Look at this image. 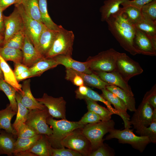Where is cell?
I'll return each instance as SVG.
<instances>
[{"label":"cell","instance_id":"31","mask_svg":"<svg viewBox=\"0 0 156 156\" xmlns=\"http://www.w3.org/2000/svg\"><path fill=\"white\" fill-rule=\"evenodd\" d=\"M88 111H92L101 117V121H105L111 119L112 115L107 108L99 105L95 101L88 99H84Z\"/></svg>","mask_w":156,"mask_h":156},{"label":"cell","instance_id":"36","mask_svg":"<svg viewBox=\"0 0 156 156\" xmlns=\"http://www.w3.org/2000/svg\"><path fill=\"white\" fill-rule=\"evenodd\" d=\"M0 88L8 97L10 101V105L12 109L17 112L18 105L16 98V93L17 92L16 90L5 82L4 79L0 80Z\"/></svg>","mask_w":156,"mask_h":156},{"label":"cell","instance_id":"50","mask_svg":"<svg viewBox=\"0 0 156 156\" xmlns=\"http://www.w3.org/2000/svg\"><path fill=\"white\" fill-rule=\"evenodd\" d=\"M17 3L16 0H0V7L3 11L10 5Z\"/></svg>","mask_w":156,"mask_h":156},{"label":"cell","instance_id":"58","mask_svg":"<svg viewBox=\"0 0 156 156\" xmlns=\"http://www.w3.org/2000/svg\"></svg>","mask_w":156,"mask_h":156},{"label":"cell","instance_id":"46","mask_svg":"<svg viewBox=\"0 0 156 156\" xmlns=\"http://www.w3.org/2000/svg\"><path fill=\"white\" fill-rule=\"evenodd\" d=\"M52 156H81L79 153L69 148L66 149L63 147L61 148L51 149Z\"/></svg>","mask_w":156,"mask_h":156},{"label":"cell","instance_id":"16","mask_svg":"<svg viewBox=\"0 0 156 156\" xmlns=\"http://www.w3.org/2000/svg\"><path fill=\"white\" fill-rule=\"evenodd\" d=\"M103 81L110 85L118 87L125 91L129 95L134 96L130 86L121 76L115 71L109 72H93Z\"/></svg>","mask_w":156,"mask_h":156},{"label":"cell","instance_id":"32","mask_svg":"<svg viewBox=\"0 0 156 156\" xmlns=\"http://www.w3.org/2000/svg\"><path fill=\"white\" fill-rule=\"evenodd\" d=\"M134 25L150 37L156 36V22L148 18L142 16L141 19Z\"/></svg>","mask_w":156,"mask_h":156},{"label":"cell","instance_id":"15","mask_svg":"<svg viewBox=\"0 0 156 156\" xmlns=\"http://www.w3.org/2000/svg\"><path fill=\"white\" fill-rule=\"evenodd\" d=\"M102 94L101 95L106 100L113 105L114 109L119 114L122 119L125 129H130V116L127 112V109L124 103L118 96L107 89L101 90Z\"/></svg>","mask_w":156,"mask_h":156},{"label":"cell","instance_id":"12","mask_svg":"<svg viewBox=\"0 0 156 156\" xmlns=\"http://www.w3.org/2000/svg\"><path fill=\"white\" fill-rule=\"evenodd\" d=\"M3 20L5 30L3 44L17 33L25 31L22 18L16 7L10 15L3 16Z\"/></svg>","mask_w":156,"mask_h":156},{"label":"cell","instance_id":"43","mask_svg":"<svg viewBox=\"0 0 156 156\" xmlns=\"http://www.w3.org/2000/svg\"><path fill=\"white\" fill-rule=\"evenodd\" d=\"M65 78L77 86L85 85L82 77L77 74L73 69L71 68H66Z\"/></svg>","mask_w":156,"mask_h":156},{"label":"cell","instance_id":"29","mask_svg":"<svg viewBox=\"0 0 156 156\" xmlns=\"http://www.w3.org/2000/svg\"><path fill=\"white\" fill-rule=\"evenodd\" d=\"M74 70L77 74L82 77L84 84L88 86L93 87L101 90L106 88L107 86L110 85L102 80L94 72L91 74H87Z\"/></svg>","mask_w":156,"mask_h":156},{"label":"cell","instance_id":"34","mask_svg":"<svg viewBox=\"0 0 156 156\" xmlns=\"http://www.w3.org/2000/svg\"><path fill=\"white\" fill-rule=\"evenodd\" d=\"M40 14L43 24L47 28L53 30L59 29V25L55 23L48 12L47 0H38Z\"/></svg>","mask_w":156,"mask_h":156},{"label":"cell","instance_id":"5","mask_svg":"<svg viewBox=\"0 0 156 156\" xmlns=\"http://www.w3.org/2000/svg\"><path fill=\"white\" fill-rule=\"evenodd\" d=\"M74 38L72 31L60 25L56 38L46 57L52 58L59 55L71 56Z\"/></svg>","mask_w":156,"mask_h":156},{"label":"cell","instance_id":"47","mask_svg":"<svg viewBox=\"0 0 156 156\" xmlns=\"http://www.w3.org/2000/svg\"><path fill=\"white\" fill-rule=\"evenodd\" d=\"M143 100L147 102L154 109H156V85L146 92Z\"/></svg>","mask_w":156,"mask_h":156},{"label":"cell","instance_id":"53","mask_svg":"<svg viewBox=\"0 0 156 156\" xmlns=\"http://www.w3.org/2000/svg\"><path fill=\"white\" fill-rule=\"evenodd\" d=\"M15 156H37L34 153L28 150L21 151L14 155Z\"/></svg>","mask_w":156,"mask_h":156},{"label":"cell","instance_id":"51","mask_svg":"<svg viewBox=\"0 0 156 156\" xmlns=\"http://www.w3.org/2000/svg\"><path fill=\"white\" fill-rule=\"evenodd\" d=\"M17 81H20L25 80L28 78L31 77V73L28 70L25 71L16 77Z\"/></svg>","mask_w":156,"mask_h":156},{"label":"cell","instance_id":"18","mask_svg":"<svg viewBox=\"0 0 156 156\" xmlns=\"http://www.w3.org/2000/svg\"><path fill=\"white\" fill-rule=\"evenodd\" d=\"M21 50L23 55L22 63L29 68L43 57L35 47L26 32L24 43Z\"/></svg>","mask_w":156,"mask_h":156},{"label":"cell","instance_id":"10","mask_svg":"<svg viewBox=\"0 0 156 156\" xmlns=\"http://www.w3.org/2000/svg\"><path fill=\"white\" fill-rule=\"evenodd\" d=\"M155 118L156 109H154L147 102L142 100L134 112L130 122L136 129L143 126L148 127Z\"/></svg>","mask_w":156,"mask_h":156},{"label":"cell","instance_id":"27","mask_svg":"<svg viewBox=\"0 0 156 156\" xmlns=\"http://www.w3.org/2000/svg\"><path fill=\"white\" fill-rule=\"evenodd\" d=\"M127 0H106L104 1L103 5L100 8L101 20L105 21L112 14L118 11L121 8L120 5Z\"/></svg>","mask_w":156,"mask_h":156},{"label":"cell","instance_id":"23","mask_svg":"<svg viewBox=\"0 0 156 156\" xmlns=\"http://www.w3.org/2000/svg\"><path fill=\"white\" fill-rule=\"evenodd\" d=\"M59 64L52 57H43L29 68L31 77L39 76L45 71L56 67Z\"/></svg>","mask_w":156,"mask_h":156},{"label":"cell","instance_id":"37","mask_svg":"<svg viewBox=\"0 0 156 156\" xmlns=\"http://www.w3.org/2000/svg\"><path fill=\"white\" fill-rule=\"evenodd\" d=\"M12 126L16 131L17 138H28L39 134L33 128L25 123L20 122Z\"/></svg>","mask_w":156,"mask_h":156},{"label":"cell","instance_id":"35","mask_svg":"<svg viewBox=\"0 0 156 156\" xmlns=\"http://www.w3.org/2000/svg\"><path fill=\"white\" fill-rule=\"evenodd\" d=\"M42 134H37L31 138H17L16 141L13 155L23 151L27 150L41 137Z\"/></svg>","mask_w":156,"mask_h":156},{"label":"cell","instance_id":"6","mask_svg":"<svg viewBox=\"0 0 156 156\" xmlns=\"http://www.w3.org/2000/svg\"><path fill=\"white\" fill-rule=\"evenodd\" d=\"M133 131V129H130L125 128L122 130L114 129L109 132L105 139H117L119 143L130 144L133 148L142 153L147 146L151 143L150 140L148 137L135 135Z\"/></svg>","mask_w":156,"mask_h":156},{"label":"cell","instance_id":"17","mask_svg":"<svg viewBox=\"0 0 156 156\" xmlns=\"http://www.w3.org/2000/svg\"><path fill=\"white\" fill-rule=\"evenodd\" d=\"M75 93L76 98L80 99L87 98L96 101L101 102L105 104L112 114H115L119 116V113L112 106L109 101L88 86L85 85L79 86L76 90Z\"/></svg>","mask_w":156,"mask_h":156},{"label":"cell","instance_id":"57","mask_svg":"<svg viewBox=\"0 0 156 156\" xmlns=\"http://www.w3.org/2000/svg\"><path fill=\"white\" fill-rule=\"evenodd\" d=\"M1 89H0V91H1Z\"/></svg>","mask_w":156,"mask_h":156},{"label":"cell","instance_id":"13","mask_svg":"<svg viewBox=\"0 0 156 156\" xmlns=\"http://www.w3.org/2000/svg\"><path fill=\"white\" fill-rule=\"evenodd\" d=\"M36 99L46 107L49 114L52 117L66 119V102L63 97L54 98L45 93L41 98H36Z\"/></svg>","mask_w":156,"mask_h":156},{"label":"cell","instance_id":"28","mask_svg":"<svg viewBox=\"0 0 156 156\" xmlns=\"http://www.w3.org/2000/svg\"><path fill=\"white\" fill-rule=\"evenodd\" d=\"M106 89L118 96L125 105L127 110L134 112L136 109L134 96L129 95L125 91L116 86L109 85Z\"/></svg>","mask_w":156,"mask_h":156},{"label":"cell","instance_id":"30","mask_svg":"<svg viewBox=\"0 0 156 156\" xmlns=\"http://www.w3.org/2000/svg\"><path fill=\"white\" fill-rule=\"evenodd\" d=\"M0 55L6 61H11L14 63L22 62L23 52L20 49L8 47H0Z\"/></svg>","mask_w":156,"mask_h":156},{"label":"cell","instance_id":"38","mask_svg":"<svg viewBox=\"0 0 156 156\" xmlns=\"http://www.w3.org/2000/svg\"><path fill=\"white\" fill-rule=\"evenodd\" d=\"M21 96L20 94L16 92V98L18 105V110L15 120L12 124L14 125L20 122L25 123L27 119L29 110L25 107L21 101Z\"/></svg>","mask_w":156,"mask_h":156},{"label":"cell","instance_id":"1","mask_svg":"<svg viewBox=\"0 0 156 156\" xmlns=\"http://www.w3.org/2000/svg\"><path fill=\"white\" fill-rule=\"evenodd\" d=\"M105 21L108 29L123 48L132 55L138 54L133 44L135 28L127 20L122 8Z\"/></svg>","mask_w":156,"mask_h":156},{"label":"cell","instance_id":"45","mask_svg":"<svg viewBox=\"0 0 156 156\" xmlns=\"http://www.w3.org/2000/svg\"><path fill=\"white\" fill-rule=\"evenodd\" d=\"M115 153L114 149L103 143L96 150L92 151L90 156H113Z\"/></svg>","mask_w":156,"mask_h":156},{"label":"cell","instance_id":"48","mask_svg":"<svg viewBox=\"0 0 156 156\" xmlns=\"http://www.w3.org/2000/svg\"><path fill=\"white\" fill-rule=\"evenodd\" d=\"M154 0H127L123 2L121 5L123 7L132 6L141 10L142 7Z\"/></svg>","mask_w":156,"mask_h":156},{"label":"cell","instance_id":"4","mask_svg":"<svg viewBox=\"0 0 156 156\" xmlns=\"http://www.w3.org/2000/svg\"><path fill=\"white\" fill-rule=\"evenodd\" d=\"M120 53L113 48L89 57L86 60L90 68L93 72H109L115 70L117 58Z\"/></svg>","mask_w":156,"mask_h":156},{"label":"cell","instance_id":"7","mask_svg":"<svg viewBox=\"0 0 156 156\" xmlns=\"http://www.w3.org/2000/svg\"><path fill=\"white\" fill-rule=\"evenodd\" d=\"M76 129L60 142V147H65L76 151L82 155L89 156L92 151L90 141L81 131Z\"/></svg>","mask_w":156,"mask_h":156},{"label":"cell","instance_id":"11","mask_svg":"<svg viewBox=\"0 0 156 156\" xmlns=\"http://www.w3.org/2000/svg\"><path fill=\"white\" fill-rule=\"evenodd\" d=\"M15 6L17 8L22 18L25 32L37 50L39 38L45 25L28 15L21 3L16 4Z\"/></svg>","mask_w":156,"mask_h":156},{"label":"cell","instance_id":"26","mask_svg":"<svg viewBox=\"0 0 156 156\" xmlns=\"http://www.w3.org/2000/svg\"><path fill=\"white\" fill-rule=\"evenodd\" d=\"M52 147L46 135H42L41 138L27 150L37 156H51Z\"/></svg>","mask_w":156,"mask_h":156},{"label":"cell","instance_id":"41","mask_svg":"<svg viewBox=\"0 0 156 156\" xmlns=\"http://www.w3.org/2000/svg\"><path fill=\"white\" fill-rule=\"evenodd\" d=\"M25 31L20 32L14 35L2 44V47H8L21 50L25 39Z\"/></svg>","mask_w":156,"mask_h":156},{"label":"cell","instance_id":"39","mask_svg":"<svg viewBox=\"0 0 156 156\" xmlns=\"http://www.w3.org/2000/svg\"><path fill=\"white\" fill-rule=\"evenodd\" d=\"M136 133L140 136L149 138L151 143H156V118L147 127L143 126L136 129Z\"/></svg>","mask_w":156,"mask_h":156},{"label":"cell","instance_id":"42","mask_svg":"<svg viewBox=\"0 0 156 156\" xmlns=\"http://www.w3.org/2000/svg\"><path fill=\"white\" fill-rule=\"evenodd\" d=\"M142 16L156 22V0L143 6L141 9Z\"/></svg>","mask_w":156,"mask_h":156},{"label":"cell","instance_id":"56","mask_svg":"<svg viewBox=\"0 0 156 156\" xmlns=\"http://www.w3.org/2000/svg\"><path fill=\"white\" fill-rule=\"evenodd\" d=\"M17 1V4H19L21 3V1L22 0H16Z\"/></svg>","mask_w":156,"mask_h":156},{"label":"cell","instance_id":"40","mask_svg":"<svg viewBox=\"0 0 156 156\" xmlns=\"http://www.w3.org/2000/svg\"><path fill=\"white\" fill-rule=\"evenodd\" d=\"M123 13L129 21L135 24L142 17L141 10L132 6L123 7Z\"/></svg>","mask_w":156,"mask_h":156},{"label":"cell","instance_id":"21","mask_svg":"<svg viewBox=\"0 0 156 156\" xmlns=\"http://www.w3.org/2000/svg\"><path fill=\"white\" fill-rule=\"evenodd\" d=\"M52 58L59 65H62L66 68H71L87 74L93 73L90 68L86 61L84 62H80L74 60L71 56L64 55H58Z\"/></svg>","mask_w":156,"mask_h":156},{"label":"cell","instance_id":"14","mask_svg":"<svg viewBox=\"0 0 156 156\" xmlns=\"http://www.w3.org/2000/svg\"><path fill=\"white\" fill-rule=\"evenodd\" d=\"M133 44L138 54L156 55V46L153 43L151 37L136 28Z\"/></svg>","mask_w":156,"mask_h":156},{"label":"cell","instance_id":"3","mask_svg":"<svg viewBox=\"0 0 156 156\" xmlns=\"http://www.w3.org/2000/svg\"><path fill=\"white\" fill-rule=\"evenodd\" d=\"M115 123L110 119L105 121L87 124L81 129L83 135L90 141L92 151L103 143V137L107 133L114 129Z\"/></svg>","mask_w":156,"mask_h":156},{"label":"cell","instance_id":"2","mask_svg":"<svg viewBox=\"0 0 156 156\" xmlns=\"http://www.w3.org/2000/svg\"><path fill=\"white\" fill-rule=\"evenodd\" d=\"M47 122L50 126L53 133L49 136H46L54 148L60 147V142L64 138L74 130L82 129L84 126L78 122L70 121L64 119L56 120L51 116L47 118Z\"/></svg>","mask_w":156,"mask_h":156},{"label":"cell","instance_id":"55","mask_svg":"<svg viewBox=\"0 0 156 156\" xmlns=\"http://www.w3.org/2000/svg\"><path fill=\"white\" fill-rule=\"evenodd\" d=\"M1 79H4L3 74L0 65V80Z\"/></svg>","mask_w":156,"mask_h":156},{"label":"cell","instance_id":"33","mask_svg":"<svg viewBox=\"0 0 156 156\" xmlns=\"http://www.w3.org/2000/svg\"><path fill=\"white\" fill-rule=\"evenodd\" d=\"M21 3L28 15L33 19L42 23L38 0H22Z\"/></svg>","mask_w":156,"mask_h":156},{"label":"cell","instance_id":"8","mask_svg":"<svg viewBox=\"0 0 156 156\" xmlns=\"http://www.w3.org/2000/svg\"><path fill=\"white\" fill-rule=\"evenodd\" d=\"M114 71L128 82L133 77L141 74L143 70L138 62L125 53H120L116 62Z\"/></svg>","mask_w":156,"mask_h":156},{"label":"cell","instance_id":"49","mask_svg":"<svg viewBox=\"0 0 156 156\" xmlns=\"http://www.w3.org/2000/svg\"><path fill=\"white\" fill-rule=\"evenodd\" d=\"M14 73L17 76L24 72L29 70V67L22 63H14Z\"/></svg>","mask_w":156,"mask_h":156},{"label":"cell","instance_id":"22","mask_svg":"<svg viewBox=\"0 0 156 156\" xmlns=\"http://www.w3.org/2000/svg\"><path fill=\"white\" fill-rule=\"evenodd\" d=\"M17 138L16 135L8 133L4 130L0 131V155L8 156L13 155L15 144Z\"/></svg>","mask_w":156,"mask_h":156},{"label":"cell","instance_id":"52","mask_svg":"<svg viewBox=\"0 0 156 156\" xmlns=\"http://www.w3.org/2000/svg\"><path fill=\"white\" fill-rule=\"evenodd\" d=\"M3 11L0 7V33L4 36L5 28L3 20V15L2 14Z\"/></svg>","mask_w":156,"mask_h":156},{"label":"cell","instance_id":"25","mask_svg":"<svg viewBox=\"0 0 156 156\" xmlns=\"http://www.w3.org/2000/svg\"><path fill=\"white\" fill-rule=\"evenodd\" d=\"M16 114L17 112L12 109L10 104L5 109L0 110V130L3 129L8 133L16 135L11 121Z\"/></svg>","mask_w":156,"mask_h":156},{"label":"cell","instance_id":"9","mask_svg":"<svg viewBox=\"0 0 156 156\" xmlns=\"http://www.w3.org/2000/svg\"><path fill=\"white\" fill-rule=\"evenodd\" d=\"M51 115L46 108L42 109L29 110L25 123L33 128L39 134L49 136L53 133L52 129L47 122Z\"/></svg>","mask_w":156,"mask_h":156},{"label":"cell","instance_id":"19","mask_svg":"<svg viewBox=\"0 0 156 156\" xmlns=\"http://www.w3.org/2000/svg\"><path fill=\"white\" fill-rule=\"evenodd\" d=\"M58 31L45 26L40 36L37 50L43 57H46L51 49Z\"/></svg>","mask_w":156,"mask_h":156},{"label":"cell","instance_id":"20","mask_svg":"<svg viewBox=\"0 0 156 156\" xmlns=\"http://www.w3.org/2000/svg\"><path fill=\"white\" fill-rule=\"evenodd\" d=\"M30 80L24 81L21 85L23 93L21 101L22 104L29 110L35 109H42L46 108L43 104L38 101L34 97L30 89Z\"/></svg>","mask_w":156,"mask_h":156},{"label":"cell","instance_id":"24","mask_svg":"<svg viewBox=\"0 0 156 156\" xmlns=\"http://www.w3.org/2000/svg\"><path fill=\"white\" fill-rule=\"evenodd\" d=\"M0 65L3 74L4 81L14 88L20 94L22 93L21 85L18 83L14 71L0 55Z\"/></svg>","mask_w":156,"mask_h":156},{"label":"cell","instance_id":"44","mask_svg":"<svg viewBox=\"0 0 156 156\" xmlns=\"http://www.w3.org/2000/svg\"><path fill=\"white\" fill-rule=\"evenodd\" d=\"M101 121V117L94 112L88 111L82 117L78 122L81 125H85L89 124H93Z\"/></svg>","mask_w":156,"mask_h":156},{"label":"cell","instance_id":"54","mask_svg":"<svg viewBox=\"0 0 156 156\" xmlns=\"http://www.w3.org/2000/svg\"><path fill=\"white\" fill-rule=\"evenodd\" d=\"M4 38V36L0 33V47L3 43Z\"/></svg>","mask_w":156,"mask_h":156}]
</instances>
